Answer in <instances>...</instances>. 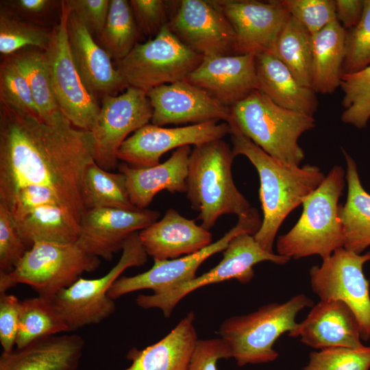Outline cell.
Masks as SVG:
<instances>
[{"instance_id": "cell-1", "label": "cell", "mask_w": 370, "mask_h": 370, "mask_svg": "<svg viewBox=\"0 0 370 370\" xmlns=\"http://www.w3.org/2000/svg\"><path fill=\"white\" fill-rule=\"evenodd\" d=\"M94 162L90 132L0 101V202L26 186L48 188L80 223L83 177Z\"/></svg>"}, {"instance_id": "cell-2", "label": "cell", "mask_w": 370, "mask_h": 370, "mask_svg": "<svg viewBox=\"0 0 370 370\" xmlns=\"http://www.w3.org/2000/svg\"><path fill=\"white\" fill-rule=\"evenodd\" d=\"M230 134L235 157L245 156L258 171L263 218L254 236L264 250L273 253V243L283 221L321 184L325 175L317 166L300 167L281 162L234 127H230Z\"/></svg>"}, {"instance_id": "cell-3", "label": "cell", "mask_w": 370, "mask_h": 370, "mask_svg": "<svg viewBox=\"0 0 370 370\" xmlns=\"http://www.w3.org/2000/svg\"><path fill=\"white\" fill-rule=\"evenodd\" d=\"M234 158L223 138L195 146L190 153L186 195L192 208L199 212L201 226L208 230L221 216L239 217L251 208L234 182Z\"/></svg>"}, {"instance_id": "cell-4", "label": "cell", "mask_w": 370, "mask_h": 370, "mask_svg": "<svg viewBox=\"0 0 370 370\" xmlns=\"http://www.w3.org/2000/svg\"><path fill=\"white\" fill-rule=\"evenodd\" d=\"M345 180L342 166H334L302 203L303 211L297 222L289 232L278 236V254L294 259L318 255L323 260L343 247L338 201Z\"/></svg>"}, {"instance_id": "cell-5", "label": "cell", "mask_w": 370, "mask_h": 370, "mask_svg": "<svg viewBox=\"0 0 370 370\" xmlns=\"http://www.w3.org/2000/svg\"><path fill=\"white\" fill-rule=\"evenodd\" d=\"M230 112V127L271 157L299 166L305 155L298 139L315 127L313 116L282 108L259 90L232 106Z\"/></svg>"}, {"instance_id": "cell-6", "label": "cell", "mask_w": 370, "mask_h": 370, "mask_svg": "<svg viewBox=\"0 0 370 370\" xmlns=\"http://www.w3.org/2000/svg\"><path fill=\"white\" fill-rule=\"evenodd\" d=\"M313 304L306 295L299 294L284 303H271L248 314L229 317L221 323L219 333L238 366L272 362L279 356L273 348L275 342L295 328L301 310Z\"/></svg>"}, {"instance_id": "cell-7", "label": "cell", "mask_w": 370, "mask_h": 370, "mask_svg": "<svg viewBox=\"0 0 370 370\" xmlns=\"http://www.w3.org/2000/svg\"><path fill=\"white\" fill-rule=\"evenodd\" d=\"M100 264L99 257L84 251L77 242L36 241L12 272L0 273V293L24 284L38 296L53 299L83 273L95 271Z\"/></svg>"}, {"instance_id": "cell-8", "label": "cell", "mask_w": 370, "mask_h": 370, "mask_svg": "<svg viewBox=\"0 0 370 370\" xmlns=\"http://www.w3.org/2000/svg\"><path fill=\"white\" fill-rule=\"evenodd\" d=\"M204 56L182 43L168 25L144 43H137L115 67L128 86L147 92L152 88L184 80Z\"/></svg>"}, {"instance_id": "cell-9", "label": "cell", "mask_w": 370, "mask_h": 370, "mask_svg": "<svg viewBox=\"0 0 370 370\" xmlns=\"http://www.w3.org/2000/svg\"><path fill=\"white\" fill-rule=\"evenodd\" d=\"M138 232L125 240L119 260L106 274L95 279L80 277L52 299L63 316L69 332L99 324L114 313V300L108 296L110 287L126 269L143 266L147 262L148 255Z\"/></svg>"}, {"instance_id": "cell-10", "label": "cell", "mask_w": 370, "mask_h": 370, "mask_svg": "<svg viewBox=\"0 0 370 370\" xmlns=\"http://www.w3.org/2000/svg\"><path fill=\"white\" fill-rule=\"evenodd\" d=\"M69 13L66 1H61L59 21L51 31L44 52L52 90L61 112L75 127L90 132L100 107L86 88L73 60L67 32Z\"/></svg>"}, {"instance_id": "cell-11", "label": "cell", "mask_w": 370, "mask_h": 370, "mask_svg": "<svg viewBox=\"0 0 370 370\" xmlns=\"http://www.w3.org/2000/svg\"><path fill=\"white\" fill-rule=\"evenodd\" d=\"M291 258L264 250L254 235L241 234L234 237L223 251V258L209 271L168 291L152 295H139L136 304L144 309L158 308L169 317L177 304L188 294L210 284L230 280L247 284L254 277V266L269 261L284 264Z\"/></svg>"}, {"instance_id": "cell-12", "label": "cell", "mask_w": 370, "mask_h": 370, "mask_svg": "<svg viewBox=\"0 0 370 370\" xmlns=\"http://www.w3.org/2000/svg\"><path fill=\"white\" fill-rule=\"evenodd\" d=\"M369 261L370 251L358 254L341 247L309 271L312 291L321 300L347 304L358 321L365 341L370 339L369 284L363 273V266Z\"/></svg>"}, {"instance_id": "cell-13", "label": "cell", "mask_w": 370, "mask_h": 370, "mask_svg": "<svg viewBox=\"0 0 370 370\" xmlns=\"http://www.w3.org/2000/svg\"><path fill=\"white\" fill-rule=\"evenodd\" d=\"M238 217L235 226L202 250L175 259L154 260L153 267L145 272L119 278L110 287L108 296L114 300L143 289H151L153 293L159 294L193 280L199 266L211 256L223 251L234 237L245 233L254 236L261 227L260 214L253 207Z\"/></svg>"}, {"instance_id": "cell-14", "label": "cell", "mask_w": 370, "mask_h": 370, "mask_svg": "<svg viewBox=\"0 0 370 370\" xmlns=\"http://www.w3.org/2000/svg\"><path fill=\"white\" fill-rule=\"evenodd\" d=\"M152 114L147 92L140 89L128 86L121 95L104 96L90 131L95 163L107 171L114 169L121 145L131 133L150 123Z\"/></svg>"}, {"instance_id": "cell-15", "label": "cell", "mask_w": 370, "mask_h": 370, "mask_svg": "<svg viewBox=\"0 0 370 370\" xmlns=\"http://www.w3.org/2000/svg\"><path fill=\"white\" fill-rule=\"evenodd\" d=\"M168 27L204 57L237 55L234 31L214 0L178 1Z\"/></svg>"}, {"instance_id": "cell-16", "label": "cell", "mask_w": 370, "mask_h": 370, "mask_svg": "<svg viewBox=\"0 0 370 370\" xmlns=\"http://www.w3.org/2000/svg\"><path fill=\"white\" fill-rule=\"evenodd\" d=\"M230 132L227 122L208 121L172 128L149 123L123 142L117 158L134 167L153 166L158 164L160 157L171 149L222 139Z\"/></svg>"}, {"instance_id": "cell-17", "label": "cell", "mask_w": 370, "mask_h": 370, "mask_svg": "<svg viewBox=\"0 0 370 370\" xmlns=\"http://www.w3.org/2000/svg\"><path fill=\"white\" fill-rule=\"evenodd\" d=\"M233 28L237 55L274 54L279 35L290 17L281 0H214Z\"/></svg>"}, {"instance_id": "cell-18", "label": "cell", "mask_w": 370, "mask_h": 370, "mask_svg": "<svg viewBox=\"0 0 370 370\" xmlns=\"http://www.w3.org/2000/svg\"><path fill=\"white\" fill-rule=\"evenodd\" d=\"M147 95L153 109L151 123L156 125L229 123L231 119L230 107L186 80L156 87Z\"/></svg>"}, {"instance_id": "cell-19", "label": "cell", "mask_w": 370, "mask_h": 370, "mask_svg": "<svg viewBox=\"0 0 370 370\" xmlns=\"http://www.w3.org/2000/svg\"><path fill=\"white\" fill-rule=\"evenodd\" d=\"M160 217L157 210H127L103 208L86 210L80 221L77 243L84 251L110 261L122 250L132 234L141 231Z\"/></svg>"}, {"instance_id": "cell-20", "label": "cell", "mask_w": 370, "mask_h": 370, "mask_svg": "<svg viewBox=\"0 0 370 370\" xmlns=\"http://www.w3.org/2000/svg\"><path fill=\"white\" fill-rule=\"evenodd\" d=\"M184 80L231 108L258 90L255 55L204 57Z\"/></svg>"}, {"instance_id": "cell-21", "label": "cell", "mask_w": 370, "mask_h": 370, "mask_svg": "<svg viewBox=\"0 0 370 370\" xmlns=\"http://www.w3.org/2000/svg\"><path fill=\"white\" fill-rule=\"evenodd\" d=\"M67 32L77 70L86 88L94 97L116 95L128 87L113 65L110 54L97 44L86 25L71 9Z\"/></svg>"}, {"instance_id": "cell-22", "label": "cell", "mask_w": 370, "mask_h": 370, "mask_svg": "<svg viewBox=\"0 0 370 370\" xmlns=\"http://www.w3.org/2000/svg\"><path fill=\"white\" fill-rule=\"evenodd\" d=\"M291 337L314 349L360 348L358 321L347 304L339 300H320L306 318L290 332Z\"/></svg>"}, {"instance_id": "cell-23", "label": "cell", "mask_w": 370, "mask_h": 370, "mask_svg": "<svg viewBox=\"0 0 370 370\" xmlns=\"http://www.w3.org/2000/svg\"><path fill=\"white\" fill-rule=\"evenodd\" d=\"M148 256L154 260L175 259L197 253L212 243L209 230L169 208L164 217L138 232Z\"/></svg>"}, {"instance_id": "cell-24", "label": "cell", "mask_w": 370, "mask_h": 370, "mask_svg": "<svg viewBox=\"0 0 370 370\" xmlns=\"http://www.w3.org/2000/svg\"><path fill=\"white\" fill-rule=\"evenodd\" d=\"M190 146L177 148L162 163L149 167H134L125 162L119 166L126 179L132 204L138 210L146 209L157 193H186Z\"/></svg>"}, {"instance_id": "cell-25", "label": "cell", "mask_w": 370, "mask_h": 370, "mask_svg": "<svg viewBox=\"0 0 370 370\" xmlns=\"http://www.w3.org/2000/svg\"><path fill=\"white\" fill-rule=\"evenodd\" d=\"M84 345V338L75 334L40 338L23 347L3 352L0 370H76Z\"/></svg>"}, {"instance_id": "cell-26", "label": "cell", "mask_w": 370, "mask_h": 370, "mask_svg": "<svg viewBox=\"0 0 370 370\" xmlns=\"http://www.w3.org/2000/svg\"><path fill=\"white\" fill-rule=\"evenodd\" d=\"M194 312H189L158 342L126 355L131 365L124 370H188L198 337Z\"/></svg>"}, {"instance_id": "cell-27", "label": "cell", "mask_w": 370, "mask_h": 370, "mask_svg": "<svg viewBox=\"0 0 370 370\" xmlns=\"http://www.w3.org/2000/svg\"><path fill=\"white\" fill-rule=\"evenodd\" d=\"M258 90L277 105L313 116L318 106L316 92L301 86L286 66L274 54L255 56Z\"/></svg>"}, {"instance_id": "cell-28", "label": "cell", "mask_w": 370, "mask_h": 370, "mask_svg": "<svg viewBox=\"0 0 370 370\" xmlns=\"http://www.w3.org/2000/svg\"><path fill=\"white\" fill-rule=\"evenodd\" d=\"M346 30L337 19L312 36L311 88L330 94L340 86L345 56Z\"/></svg>"}, {"instance_id": "cell-29", "label": "cell", "mask_w": 370, "mask_h": 370, "mask_svg": "<svg viewBox=\"0 0 370 370\" xmlns=\"http://www.w3.org/2000/svg\"><path fill=\"white\" fill-rule=\"evenodd\" d=\"M347 162V197L339 206L338 217L342 225L343 247L358 254L370 245V194L363 188L354 159L344 150Z\"/></svg>"}, {"instance_id": "cell-30", "label": "cell", "mask_w": 370, "mask_h": 370, "mask_svg": "<svg viewBox=\"0 0 370 370\" xmlns=\"http://www.w3.org/2000/svg\"><path fill=\"white\" fill-rule=\"evenodd\" d=\"M16 225L29 248L36 241L75 243L80 231L79 221L70 211L53 205L36 208Z\"/></svg>"}, {"instance_id": "cell-31", "label": "cell", "mask_w": 370, "mask_h": 370, "mask_svg": "<svg viewBox=\"0 0 370 370\" xmlns=\"http://www.w3.org/2000/svg\"><path fill=\"white\" fill-rule=\"evenodd\" d=\"M69 332L52 299L37 296L20 300L16 348L40 338Z\"/></svg>"}, {"instance_id": "cell-32", "label": "cell", "mask_w": 370, "mask_h": 370, "mask_svg": "<svg viewBox=\"0 0 370 370\" xmlns=\"http://www.w3.org/2000/svg\"><path fill=\"white\" fill-rule=\"evenodd\" d=\"M82 199L85 210L103 208L138 210L130 199L125 175L103 169L95 162L85 171Z\"/></svg>"}, {"instance_id": "cell-33", "label": "cell", "mask_w": 370, "mask_h": 370, "mask_svg": "<svg viewBox=\"0 0 370 370\" xmlns=\"http://www.w3.org/2000/svg\"><path fill=\"white\" fill-rule=\"evenodd\" d=\"M274 55L286 66L301 86L311 88L312 35L291 16L279 35Z\"/></svg>"}, {"instance_id": "cell-34", "label": "cell", "mask_w": 370, "mask_h": 370, "mask_svg": "<svg viewBox=\"0 0 370 370\" xmlns=\"http://www.w3.org/2000/svg\"><path fill=\"white\" fill-rule=\"evenodd\" d=\"M9 57L25 76L38 114L48 121L64 116L52 90L44 51L39 49H22Z\"/></svg>"}, {"instance_id": "cell-35", "label": "cell", "mask_w": 370, "mask_h": 370, "mask_svg": "<svg viewBox=\"0 0 370 370\" xmlns=\"http://www.w3.org/2000/svg\"><path fill=\"white\" fill-rule=\"evenodd\" d=\"M139 32L130 2L110 0L107 20L99 36L103 48L115 62L132 50L138 43Z\"/></svg>"}, {"instance_id": "cell-36", "label": "cell", "mask_w": 370, "mask_h": 370, "mask_svg": "<svg viewBox=\"0 0 370 370\" xmlns=\"http://www.w3.org/2000/svg\"><path fill=\"white\" fill-rule=\"evenodd\" d=\"M51 32L22 19L10 8L0 9V53L10 56L27 47L45 51Z\"/></svg>"}, {"instance_id": "cell-37", "label": "cell", "mask_w": 370, "mask_h": 370, "mask_svg": "<svg viewBox=\"0 0 370 370\" xmlns=\"http://www.w3.org/2000/svg\"><path fill=\"white\" fill-rule=\"evenodd\" d=\"M344 110L341 121L363 129L370 119V65L358 72L343 75L341 85Z\"/></svg>"}, {"instance_id": "cell-38", "label": "cell", "mask_w": 370, "mask_h": 370, "mask_svg": "<svg viewBox=\"0 0 370 370\" xmlns=\"http://www.w3.org/2000/svg\"><path fill=\"white\" fill-rule=\"evenodd\" d=\"M369 65L370 0H364V10L360 21L356 26L346 30L343 74H352Z\"/></svg>"}, {"instance_id": "cell-39", "label": "cell", "mask_w": 370, "mask_h": 370, "mask_svg": "<svg viewBox=\"0 0 370 370\" xmlns=\"http://www.w3.org/2000/svg\"><path fill=\"white\" fill-rule=\"evenodd\" d=\"M370 347H332L312 352L304 370H369Z\"/></svg>"}, {"instance_id": "cell-40", "label": "cell", "mask_w": 370, "mask_h": 370, "mask_svg": "<svg viewBox=\"0 0 370 370\" xmlns=\"http://www.w3.org/2000/svg\"><path fill=\"white\" fill-rule=\"evenodd\" d=\"M0 101L24 111L38 114L26 79L9 56L4 59L0 66Z\"/></svg>"}, {"instance_id": "cell-41", "label": "cell", "mask_w": 370, "mask_h": 370, "mask_svg": "<svg viewBox=\"0 0 370 370\" xmlns=\"http://www.w3.org/2000/svg\"><path fill=\"white\" fill-rule=\"evenodd\" d=\"M291 16L312 36L336 19L335 0H281Z\"/></svg>"}, {"instance_id": "cell-42", "label": "cell", "mask_w": 370, "mask_h": 370, "mask_svg": "<svg viewBox=\"0 0 370 370\" xmlns=\"http://www.w3.org/2000/svg\"><path fill=\"white\" fill-rule=\"evenodd\" d=\"M27 249L10 211L0 203V273L12 272Z\"/></svg>"}, {"instance_id": "cell-43", "label": "cell", "mask_w": 370, "mask_h": 370, "mask_svg": "<svg viewBox=\"0 0 370 370\" xmlns=\"http://www.w3.org/2000/svg\"><path fill=\"white\" fill-rule=\"evenodd\" d=\"M140 32L153 38L168 25L177 1L130 0L129 1Z\"/></svg>"}, {"instance_id": "cell-44", "label": "cell", "mask_w": 370, "mask_h": 370, "mask_svg": "<svg viewBox=\"0 0 370 370\" xmlns=\"http://www.w3.org/2000/svg\"><path fill=\"white\" fill-rule=\"evenodd\" d=\"M230 358V349L221 337L199 339L188 370H218V361Z\"/></svg>"}, {"instance_id": "cell-45", "label": "cell", "mask_w": 370, "mask_h": 370, "mask_svg": "<svg viewBox=\"0 0 370 370\" xmlns=\"http://www.w3.org/2000/svg\"><path fill=\"white\" fill-rule=\"evenodd\" d=\"M19 304L15 295L0 293V343L4 352H11L16 345Z\"/></svg>"}, {"instance_id": "cell-46", "label": "cell", "mask_w": 370, "mask_h": 370, "mask_svg": "<svg viewBox=\"0 0 370 370\" xmlns=\"http://www.w3.org/2000/svg\"><path fill=\"white\" fill-rule=\"evenodd\" d=\"M71 10L90 32L101 34L108 15L110 0H66Z\"/></svg>"}, {"instance_id": "cell-47", "label": "cell", "mask_w": 370, "mask_h": 370, "mask_svg": "<svg viewBox=\"0 0 370 370\" xmlns=\"http://www.w3.org/2000/svg\"><path fill=\"white\" fill-rule=\"evenodd\" d=\"M336 19L345 29L356 26L364 10V0H335Z\"/></svg>"}, {"instance_id": "cell-48", "label": "cell", "mask_w": 370, "mask_h": 370, "mask_svg": "<svg viewBox=\"0 0 370 370\" xmlns=\"http://www.w3.org/2000/svg\"><path fill=\"white\" fill-rule=\"evenodd\" d=\"M50 0H16L8 1L10 8L14 12L29 17L40 16L54 4Z\"/></svg>"}]
</instances>
